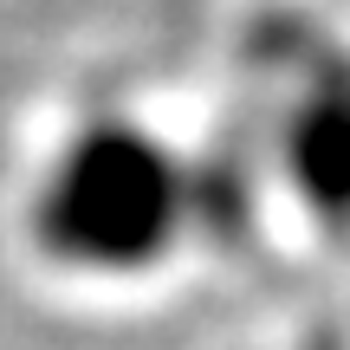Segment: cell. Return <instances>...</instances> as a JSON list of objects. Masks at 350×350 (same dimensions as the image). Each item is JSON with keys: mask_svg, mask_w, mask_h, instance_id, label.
<instances>
[{"mask_svg": "<svg viewBox=\"0 0 350 350\" xmlns=\"http://www.w3.org/2000/svg\"><path fill=\"white\" fill-rule=\"evenodd\" d=\"M20 227L39 266L78 286H137L188 247V169L124 111L72 124L33 169Z\"/></svg>", "mask_w": 350, "mask_h": 350, "instance_id": "1", "label": "cell"}]
</instances>
